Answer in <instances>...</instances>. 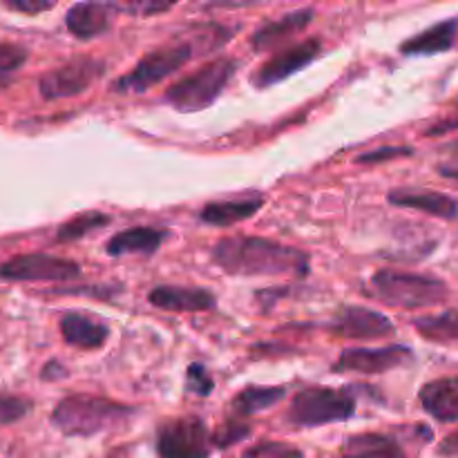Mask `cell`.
<instances>
[{
  "mask_svg": "<svg viewBox=\"0 0 458 458\" xmlns=\"http://www.w3.org/2000/svg\"><path fill=\"white\" fill-rule=\"evenodd\" d=\"M411 155V148H378V150L365 152V155L356 157V164H383V161L396 159V157Z\"/></svg>",
  "mask_w": 458,
  "mask_h": 458,
  "instance_id": "obj_31",
  "label": "cell"
},
{
  "mask_svg": "<svg viewBox=\"0 0 458 458\" xmlns=\"http://www.w3.org/2000/svg\"><path fill=\"white\" fill-rule=\"evenodd\" d=\"M31 410V401L12 394H0V425H12L25 419Z\"/></svg>",
  "mask_w": 458,
  "mask_h": 458,
  "instance_id": "obj_28",
  "label": "cell"
},
{
  "mask_svg": "<svg viewBox=\"0 0 458 458\" xmlns=\"http://www.w3.org/2000/svg\"><path fill=\"white\" fill-rule=\"evenodd\" d=\"M134 407L121 405L101 396H74L63 398L52 414V423L70 437H97L106 429L119 428L134 416Z\"/></svg>",
  "mask_w": 458,
  "mask_h": 458,
  "instance_id": "obj_2",
  "label": "cell"
},
{
  "mask_svg": "<svg viewBox=\"0 0 458 458\" xmlns=\"http://www.w3.org/2000/svg\"><path fill=\"white\" fill-rule=\"evenodd\" d=\"M438 454L443 458H458V432L443 438V443L438 445Z\"/></svg>",
  "mask_w": 458,
  "mask_h": 458,
  "instance_id": "obj_36",
  "label": "cell"
},
{
  "mask_svg": "<svg viewBox=\"0 0 458 458\" xmlns=\"http://www.w3.org/2000/svg\"><path fill=\"white\" fill-rule=\"evenodd\" d=\"M356 414V401L343 389L316 387L304 389L289 407V420L298 428H320L343 423Z\"/></svg>",
  "mask_w": 458,
  "mask_h": 458,
  "instance_id": "obj_6",
  "label": "cell"
},
{
  "mask_svg": "<svg viewBox=\"0 0 458 458\" xmlns=\"http://www.w3.org/2000/svg\"><path fill=\"white\" fill-rule=\"evenodd\" d=\"M334 331L343 338H383L394 334V325L387 316L365 307L344 309L343 316L335 320Z\"/></svg>",
  "mask_w": 458,
  "mask_h": 458,
  "instance_id": "obj_13",
  "label": "cell"
},
{
  "mask_svg": "<svg viewBox=\"0 0 458 458\" xmlns=\"http://www.w3.org/2000/svg\"><path fill=\"white\" fill-rule=\"evenodd\" d=\"M322 52V40L320 38H309L304 43L293 45V47L284 49V52L276 54L271 61L264 63L262 67H258V72L253 74V85L255 88L264 89L271 88V85L282 83L289 76H293L295 72H300L302 67L311 65Z\"/></svg>",
  "mask_w": 458,
  "mask_h": 458,
  "instance_id": "obj_10",
  "label": "cell"
},
{
  "mask_svg": "<svg viewBox=\"0 0 458 458\" xmlns=\"http://www.w3.org/2000/svg\"><path fill=\"white\" fill-rule=\"evenodd\" d=\"M344 458H407L394 438L383 434H358L347 438L343 447Z\"/></svg>",
  "mask_w": 458,
  "mask_h": 458,
  "instance_id": "obj_22",
  "label": "cell"
},
{
  "mask_svg": "<svg viewBox=\"0 0 458 458\" xmlns=\"http://www.w3.org/2000/svg\"><path fill=\"white\" fill-rule=\"evenodd\" d=\"M213 262L231 276H307L309 255L262 237H224Z\"/></svg>",
  "mask_w": 458,
  "mask_h": 458,
  "instance_id": "obj_1",
  "label": "cell"
},
{
  "mask_svg": "<svg viewBox=\"0 0 458 458\" xmlns=\"http://www.w3.org/2000/svg\"><path fill=\"white\" fill-rule=\"evenodd\" d=\"M119 7L112 3H76L67 9L65 25L76 38L89 40L106 34Z\"/></svg>",
  "mask_w": 458,
  "mask_h": 458,
  "instance_id": "obj_12",
  "label": "cell"
},
{
  "mask_svg": "<svg viewBox=\"0 0 458 458\" xmlns=\"http://www.w3.org/2000/svg\"><path fill=\"white\" fill-rule=\"evenodd\" d=\"M250 437V425L249 423H242V420H228V423L219 425L217 432L210 437V443L217 445L219 450H226V447L237 445L240 441Z\"/></svg>",
  "mask_w": 458,
  "mask_h": 458,
  "instance_id": "obj_26",
  "label": "cell"
},
{
  "mask_svg": "<svg viewBox=\"0 0 458 458\" xmlns=\"http://www.w3.org/2000/svg\"><path fill=\"white\" fill-rule=\"evenodd\" d=\"M340 458H344V456H340Z\"/></svg>",
  "mask_w": 458,
  "mask_h": 458,
  "instance_id": "obj_40",
  "label": "cell"
},
{
  "mask_svg": "<svg viewBox=\"0 0 458 458\" xmlns=\"http://www.w3.org/2000/svg\"><path fill=\"white\" fill-rule=\"evenodd\" d=\"M9 83H12V76H9V74H0V89L7 88Z\"/></svg>",
  "mask_w": 458,
  "mask_h": 458,
  "instance_id": "obj_39",
  "label": "cell"
},
{
  "mask_svg": "<svg viewBox=\"0 0 458 458\" xmlns=\"http://www.w3.org/2000/svg\"><path fill=\"white\" fill-rule=\"evenodd\" d=\"M56 293H70V295H98V298L112 300L116 289L114 286H88V289H58Z\"/></svg>",
  "mask_w": 458,
  "mask_h": 458,
  "instance_id": "obj_35",
  "label": "cell"
},
{
  "mask_svg": "<svg viewBox=\"0 0 458 458\" xmlns=\"http://www.w3.org/2000/svg\"><path fill=\"white\" fill-rule=\"evenodd\" d=\"M458 34V18H447V21L437 22L429 30L420 31L414 38L405 40L401 45V52L405 56H432V54H443L454 47Z\"/></svg>",
  "mask_w": 458,
  "mask_h": 458,
  "instance_id": "obj_17",
  "label": "cell"
},
{
  "mask_svg": "<svg viewBox=\"0 0 458 458\" xmlns=\"http://www.w3.org/2000/svg\"><path fill=\"white\" fill-rule=\"evenodd\" d=\"M438 173H441L443 177L458 179V141L454 146H450L447 155L443 157V161L438 164Z\"/></svg>",
  "mask_w": 458,
  "mask_h": 458,
  "instance_id": "obj_34",
  "label": "cell"
},
{
  "mask_svg": "<svg viewBox=\"0 0 458 458\" xmlns=\"http://www.w3.org/2000/svg\"><path fill=\"white\" fill-rule=\"evenodd\" d=\"M186 389L188 392L197 394V396H208L210 392L215 389L213 378L208 376L204 365H191L188 367V376H186Z\"/></svg>",
  "mask_w": 458,
  "mask_h": 458,
  "instance_id": "obj_29",
  "label": "cell"
},
{
  "mask_svg": "<svg viewBox=\"0 0 458 458\" xmlns=\"http://www.w3.org/2000/svg\"><path fill=\"white\" fill-rule=\"evenodd\" d=\"M237 70L233 58H217L165 89V101L177 112H201L213 106Z\"/></svg>",
  "mask_w": 458,
  "mask_h": 458,
  "instance_id": "obj_3",
  "label": "cell"
},
{
  "mask_svg": "<svg viewBox=\"0 0 458 458\" xmlns=\"http://www.w3.org/2000/svg\"><path fill=\"white\" fill-rule=\"evenodd\" d=\"M195 56V43L188 40H177V43H168L164 47L148 52L132 70L125 76L116 79L112 83V92L116 94H141L150 89L152 85L161 83L165 76L173 72L182 70L191 58Z\"/></svg>",
  "mask_w": 458,
  "mask_h": 458,
  "instance_id": "obj_5",
  "label": "cell"
},
{
  "mask_svg": "<svg viewBox=\"0 0 458 458\" xmlns=\"http://www.w3.org/2000/svg\"><path fill=\"white\" fill-rule=\"evenodd\" d=\"M264 199L259 195L244 197V199H228V201H213L204 206L199 213V219L210 226H233L237 222L253 217L262 208Z\"/></svg>",
  "mask_w": 458,
  "mask_h": 458,
  "instance_id": "obj_21",
  "label": "cell"
},
{
  "mask_svg": "<svg viewBox=\"0 0 458 458\" xmlns=\"http://www.w3.org/2000/svg\"><path fill=\"white\" fill-rule=\"evenodd\" d=\"M411 360V352L403 344H389L383 349H344L334 371H353V374H383L396 369Z\"/></svg>",
  "mask_w": 458,
  "mask_h": 458,
  "instance_id": "obj_11",
  "label": "cell"
},
{
  "mask_svg": "<svg viewBox=\"0 0 458 458\" xmlns=\"http://www.w3.org/2000/svg\"><path fill=\"white\" fill-rule=\"evenodd\" d=\"M311 21L313 9H298V12H291L286 13V16L277 18V21H271L267 22V25L259 27L253 34V38H250V45H253L258 52L273 49L280 43H286L293 34L302 31Z\"/></svg>",
  "mask_w": 458,
  "mask_h": 458,
  "instance_id": "obj_18",
  "label": "cell"
},
{
  "mask_svg": "<svg viewBox=\"0 0 458 458\" xmlns=\"http://www.w3.org/2000/svg\"><path fill=\"white\" fill-rule=\"evenodd\" d=\"M148 300L152 307L164 311H210L217 304V298L199 286H155Z\"/></svg>",
  "mask_w": 458,
  "mask_h": 458,
  "instance_id": "obj_14",
  "label": "cell"
},
{
  "mask_svg": "<svg viewBox=\"0 0 458 458\" xmlns=\"http://www.w3.org/2000/svg\"><path fill=\"white\" fill-rule=\"evenodd\" d=\"M165 237H168V231H161V228H128L123 233H116L107 242L106 253L112 255V258H121V255H152L159 250Z\"/></svg>",
  "mask_w": 458,
  "mask_h": 458,
  "instance_id": "obj_19",
  "label": "cell"
},
{
  "mask_svg": "<svg viewBox=\"0 0 458 458\" xmlns=\"http://www.w3.org/2000/svg\"><path fill=\"white\" fill-rule=\"evenodd\" d=\"M61 334L63 340L72 344V347L98 349L107 340L110 329H107L106 322L94 320V318L85 316V313L72 311L61 318Z\"/></svg>",
  "mask_w": 458,
  "mask_h": 458,
  "instance_id": "obj_20",
  "label": "cell"
},
{
  "mask_svg": "<svg viewBox=\"0 0 458 458\" xmlns=\"http://www.w3.org/2000/svg\"><path fill=\"white\" fill-rule=\"evenodd\" d=\"M4 7L12 9V12H21V13H27V16H36V13H43V12H49V9L54 7L52 0H9V3H4Z\"/></svg>",
  "mask_w": 458,
  "mask_h": 458,
  "instance_id": "obj_32",
  "label": "cell"
},
{
  "mask_svg": "<svg viewBox=\"0 0 458 458\" xmlns=\"http://www.w3.org/2000/svg\"><path fill=\"white\" fill-rule=\"evenodd\" d=\"M119 12H130V13H137V16H150V13H161V12H168L173 7V3H134V4H116Z\"/></svg>",
  "mask_w": 458,
  "mask_h": 458,
  "instance_id": "obj_33",
  "label": "cell"
},
{
  "mask_svg": "<svg viewBox=\"0 0 458 458\" xmlns=\"http://www.w3.org/2000/svg\"><path fill=\"white\" fill-rule=\"evenodd\" d=\"M27 61V52L18 45L0 43V74H9L16 72L22 63Z\"/></svg>",
  "mask_w": 458,
  "mask_h": 458,
  "instance_id": "obj_30",
  "label": "cell"
},
{
  "mask_svg": "<svg viewBox=\"0 0 458 458\" xmlns=\"http://www.w3.org/2000/svg\"><path fill=\"white\" fill-rule=\"evenodd\" d=\"M284 394L286 387H258V385H250V387L242 389L233 398V410L242 416H253L258 411L277 405L284 398Z\"/></svg>",
  "mask_w": 458,
  "mask_h": 458,
  "instance_id": "obj_23",
  "label": "cell"
},
{
  "mask_svg": "<svg viewBox=\"0 0 458 458\" xmlns=\"http://www.w3.org/2000/svg\"><path fill=\"white\" fill-rule=\"evenodd\" d=\"M79 276V264L47 253L18 255L0 264V277L12 282H67Z\"/></svg>",
  "mask_w": 458,
  "mask_h": 458,
  "instance_id": "obj_8",
  "label": "cell"
},
{
  "mask_svg": "<svg viewBox=\"0 0 458 458\" xmlns=\"http://www.w3.org/2000/svg\"><path fill=\"white\" fill-rule=\"evenodd\" d=\"M157 456L159 458H210V437L204 420H170L157 432Z\"/></svg>",
  "mask_w": 458,
  "mask_h": 458,
  "instance_id": "obj_7",
  "label": "cell"
},
{
  "mask_svg": "<svg viewBox=\"0 0 458 458\" xmlns=\"http://www.w3.org/2000/svg\"><path fill=\"white\" fill-rule=\"evenodd\" d=\"M420 405L441 423L458 420V378H438L420 389Z\"/></svg>",
  "mask_w": 458,
  "mask_h": 458,
  "instance_id": "obj_16",
  "label": "cell"
},
{
  "mask_svg": "<svg viewBox=\"0 0 458 458\" xmlns=\"http://www.w3.org/2000/svg\"><path fill=\"white\" fill-rule=\"evenodd\" d=\"M63 376H65V369H63L56 360H52L49 365H45L43 380H58V378H63Z\"/></svg>",
  "mask_w": 458,
  "mask_h": 458,
  "instance_id": "obj_37",
  "label": "cell"
},
{
  "mask_svg": "<svg viewBox=\"0 0 458 458\" xmlns=\"http://www.w3.org/2000/svg\"><path fill=\"white\" fill-rule=\"evenodd\" d=\"M103 70H106V63L98 61V58H74L67 65H61L58 70L40 76V97L47 98V101H56V98L83 94L89 85L97 83Z\"/></svg>",
  "mask_w": 458,
  "mask_h": 458,
  "instance_id": "obj_9",
  "label": "cell"
},
{
  "mask_svg": "<svg viewBox=\"0 0 458 458\" xmlns=\"http://www.w3.org/2000/svg\"><path fill=\"white\" fill-rule=\"evenodd\" d=\"M389 204L398 208H414L423 213L434 215L441 219H456L458 217V199L443 192L432 191H392L387 195Z\"/></svg>",
  "mask_w": 458,
  "mask_h": 458,
  "instance_id": "obj_15",
  "label": "cell"
},
{
  "mask_svg": "<svg viewBox=\"0 0 458 458\" xmlns=\"http://www.w3.org/2000/svg\"><path fill=\"white\" fill-rule=\"evenodd\" d=\"M112 222L110 215L106 213H81L76 215L74 219H70L67 224H63L56 233L58 242H74L81 240V237L89 235L92 231H98V228L107 226Z\"/></svg>",
  "mask_w": 458,
  "mask_h": 458,
  "instance_id": "obj_25",
  "label": "cell"
},
{
  "mask_svg": "<svg viewBox=\"0 0 458 458\" xmlns=\"http://www.w3.org/2000/svg\"><path fill=\"white\" fill-rule=\"evenodd\" d=\"M454 128H458V119L443 121V123H438L437 128L428 130V137H434V134H443V132H447V130H454Z\"/></svg>",
  "mask_w": 458,
  "mask_h": 458,
  "instance_id": "obj_38",
  "label": "cell"
},
{
  "mask_svg": "<svg viewBox=\"0 0 458 458\" xmlns=\"http://www.w3.org/2000/svg\"><path fill=\"white\" fill-rule=\"evenodd\" d=\"M369 293L376 300L392 304V307L419 309L443 302L447 298V286L445 282L434 280V277L428 276L383 268V271L371 277Z\"/></svg>",
  "mask_w": 458,
  "mask_h": 458,
  "instance_id": "obj_4",
  "label": "cell"
},
{
  "mask_svg": "<svg viewBox=\"0 0 458 458\" xmlns=\"http://www.w3.org/2000/svg\"><path fill=\"white\" fill-rule=\"evenodd\" d=\"M414 327L429 343H458V311H445L438 313V316L419 318V320H414Z\"/></svg>",
  "mask_w": 458,
  "mask_h": 458,
  "instance_id": "obj_24",
  "label": "cell"
},
{
  "mask_svg": "<svg viewBox=\"0 0 458 458\" xmlns=\"http://www.w3.org/2000/svg\"><path fill=\"white\" fill-rule=\"evenodd\" d=\"M242 458H304V454L298 447L289 445V443L264 441L253 445L250 450H246Z\"/></svg>",
  "mask_w": 458,
  "mask_h": 458,
  "instance_id": "obj_27",
  "label": "cell"
}]
</instances>
